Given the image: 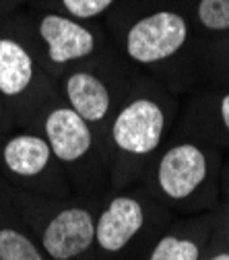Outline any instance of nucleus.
I'll use <instances>...</instances> for the list:
<instances>
[{"instance_id":"f257e3e1","label":"nucleus","mask_w":229,"mask_h":260,"mask_svg":"<svg viewBox=\"0 0 229 260\" xmlns=\"http://www.w3.org/2000/svg\"><path fill=\"white\" fill-rule=\"evenodd\" d=\"M176 114V97L157 81L137 75L104 137L112 190L133 188L143 182L147 168L168 141Z\"/></svg>"},{"instance_id":"f03ea898","label":"nucleus","mask_w":229,"mask_h":260,"mask_svg":"<svg viewBox=\"0 0 229 260\" xmlns=\"http://www.w3.org/2000/svg\"><path fill=\"white\" fill-rule=\"evenodd\" d=\"M56 97V79L40 58L27 11L0 17V102L15 126L36 128L42 110Z\"/></svg>"},{"instance_id":"7ed1b4c3","label":"nucleus","mask_w":229,"mask_h":260,"mask_svg":"<svg viewBox=\"0 0 229 260\" xmlns=\"http://www.w3.org/2000/svg\"><path fill=\"white\" fill-rule=\"evenodd\" d=\"M36 128L46 137L75 194L102 201L100 197L112 188L104 137L60 95L42 110Z\"/></svg>"},{"instance_id":"20e7f679","label":"nucleus","mask_w":229,"mask_h":260,"mask_svg":"<svg viewBox=\"0 0 229 260\" xmlns=\"http://www.w3.org/2000/svg\"><path fill=\"white\" fill-rule=\"evenodd\" d=\"M9 184V182H7ZM13 205L34 232L40 248L50 260H95L97 199L69 197L48 199L17 190L9 184Z\"/></svg>"},{"instance_id":"39448f33","label":"nucleus","mask_w":229,"mask_h":260,"mask_svg":"<svg viewBox=\"0 0 229 260\" xmlns=\"http://www.w3.org/2000/svg\"><path fill=\"white\" fill-rule=\"evenodd\" d=\"M215 178V157L199 141L176 139L163 145L143 176V188L166 209L201 211Z\"/></svg>"},{"instance_id":"423d86ee","label":"nucleus","mask_w":229,"mask_h":260,"mask_svg":"<svg viewBox=\"0 0 229 260\" xmlns=\"http://www.w3.org/2000/svg\"><path fill=\"white\" fill-rule=\"evenodd\" d=\"M168 209L157 203L141 186L112 190L100 203L95 217V250L97 258L110 260L130 258L145 242L157 240L155 234L166 225Z\"/></svg>"},{"instance_id":"0eeeda50","label":"nucleus","mask_w":229,"mask_h":260,"mask_svg":"<svg viewBox=\"0 0 229 260\" xmlns=\"http://www.w3.org/2000/svg\"><path fill=\"white\" fill-rule=\"evenodd\" d=\"M135 79L137 73L126 60H120L114 52H106L69 69L56 85L67 106L106 137V128Z\"/></svg>"},{"instance_id":"6e6552de","label":"nucleus","mask_w":229,"mask_h":260,"mask_svg":"<svg viewBox=\"0 0 229 260\" xmlns=\"http://www.w3.org/2000/svg\"><path fill=\"white\" fill-rule=\"evenodd\" d=\"M40 58L58 81L69 69L110 52V38L100 21H81L50 9L27 11Z\"/></svg>"},{"instance_id":"1a4fd4ad","label":"nucleus","mask_w":229,"mask_h":260,"mask_svg":"<svg viewBox=\"0 0 229 260\" xmlns=\"http://www.w3.org/2000/svg\"><path fill=\"white\" fill-rule=\"evenodd\" d=\"M192 38L190 19L176 7H151L124 23L118 38L120 54L130 64L147 71H163L182 60Z\"/></svg>"},{"instance_id":"9d476101","label":"nucleus","mask_w":229,"mask_h":260,"mask_svg":"<svg viewBox=\"0 0 229 260\" xmlns=\"http://www.w3.org/2000/svg\"><path fill=\"white\" fill-rule=\"evenodd\" d=\"M0 176L13 188L48 199H69L75 190L38 128L15 126L0 143Z\"/></svg>"},{"instance_id":"9b49d317","label":"nucleus","mask_w":229,"mask_h":260,"mask_svg":"<svg viewBox=\"0 0 229 260\" xmlns=\"http://www.w3.org/2000/svg\"><path fill=\"white\" fill-rule=\"evenodd\" d=\"M0 260H50L13 205L9 184L3 176H0Z\"/></svg>"},{"instance_id":"f8f14e48","label":"nucleus","mask_w":229,"mask_h":260,"mask_svg":"<svg viewBox=\"0 0 229 260\" xmlns=\"http://www.w3.org/2000/svg\"><path fill=\"white\" fill-rule=\"evenodd\" d=\"M203 232L188 223H176L151 244L143 260H201Z\"/></svg>"},{"instance_id":"ddd939ff","label":"nucleus","mask_w":229,"mask_h":260,"mask_svg":"<svg viewBox=\"0 0 229 260\" xmlns=\"http://www.w3.org/2000/svg\"><path fill=\"white\" fill-rule=\"evenodd\" d=\"M34 3L36 9L58 11L81 21H100L116 9L120 0H34Z\"/></svg>"},{"instance_id":"4468645a","label":"nucleus","mask_w":229,"mask_h":260,"mask_svg":"<svg viewBox=\"0 0 229 260\" xmlns=\"http://www.w3.org/2000/svg\"><path fill=\"white\" fill-rule=\"evenodd\" d=\"M194 23L211 34L229 31V0H196Z\"/></svg>"},{"instance_id":"2eb2a0df","label":"nucleus","mask_w":229,"mask_h":260,"mask_svg":"<svg viewBox=\"0 0 229 260\" xmlns=\"http://www.w3.org/2000/svg\"><path fill=\"white\" fill-rule=\"evenodd\" d=\"M217 120L223 126V130L229 135V91L217 100Z\"/></svg>"},{"instance_id":"dca6fc26","label":"nucleus","mask_w":229,"mask_h":260,"mask_svg":"<svg viewBox=\"0 0 229 260\" xmlns=\"http://www.w3.org/2000/svg\"><path fill=\"white\" fill-rule=\"evenodd\" d=\"M13 128H15V122L11 120V116H9L7 108H5V104L0 102V143H3V139L11 133Z\"/></svg>"},{"instance_id":"f3484780","label":"nucleus","mask_w":229,"mask_h":260,"mask_svg":"<svg viewBox=\"0 0 229 260\" xmlns=\"http://www.w3.org/2000/svg\"><path fill=\"white\" fill-rule=\"evenodd\" d=\"M23 5H27V0H0V17H7V15L21 11Z\"/></svg>"},{"instance_id":"a211bd4d","label":"nucleus","mask_w":229,"mask_h":260,"mask_svg":"<svg viewBox=\"0 0 229 260\" xmlns=\"http://www.w3.org/2000/svg\"><path fill=\"white\" fill-rule=\"evenodd\" d=\"M205 260H229V252H219V254H213Z\"/></svg>"}]
</instances>
